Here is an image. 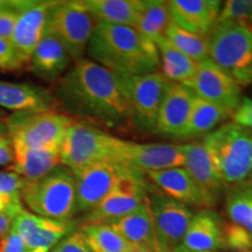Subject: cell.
Wrapping results in <instances>:
<instances>
[{
	"label": "cell",
	"instance_id": "1",
	"mask_svg": "<svg viewBox=\"0 0 252 252\" xmlns=\"http://www.w3.org/2000/svg\"><path fill=\"white\" fill-rule=\"evenodd\" d=\"M52 94L76 121L111 130L134 126L121 78L89 59L75 61Z\"/></svg>",
	"mask_w": 252,
	"mask_h": 252
},
{
	"label": "cell",
	"instance_id": "2",
	"mask_svg": "<svg viewBox=\"0 0 252 252\" xmlns=\"http://www.w3.org/2000/svg\"><path fill=\"white\" fill-rule=\"evenodd\" d=\"M89 60L122 77L157 72V45L135 28L97 23L87 48Z\"/></svg>",
	"mask_w": 252,
	"mask_h": 252
},
{
	"label": "cell",
	"instance_id": "3",
	"mask_svg": "<svg viewBox=\"0 0 252 252\" xmlns=\"http://www.w3.org/2000/svg\"><path fill=\"white\" fill-rule=\"evenodd\" d=\"M202 145L225 187L252 178V131L234 122L224 123L203 138Z\"/></svg>",
	"mask_w": 252,
	"mask_h": 252
},
{
	"label": "cell",
	"instance_id": "4",
	"mask_svg": "<svg viewBox=\"0 0 252 252\" xmlns=\"http://www.w3.org/2000/svg\"><path fill=\"white\" fill-rule=\"evenodd\" d=\"M20 197L31 213L55 220H70L76 215V188L74 174L59 165L46 176L25 182Z\"/></svg>",
	"mask_w": 252,
	"mask_h": 252
},
{
	"label": "cell",
	"instance_id": "5",
	"mask_svg": "<svg viewBox=\"0 0 252 252\" xmlns=\"http://www.w3.org/2000/svg\"><path fill=\"white\" fill-rule=\"evenodd\" d=\"M209 59L241 88L252 84V26L216 24L208 35Z\"/></svg>",
	"mask_w": 252,
	"mask_h": 252
},
{
	"label": "cell",
	"instance_id": "6",
	"mask_svg": "<svg viewBox=\"0 0 252 252\" xmlns=\"http://www.w3.org/2000/svg\"><path fill=\"white\" fill-rule=\"evenodd\" d=\"M7 137L13 146L61 147L74 118L58 110L14 112L5 117Z\"/></svg>",
	"mask_w": 252,
	"mask_h": 252
},
{
	"label": "cell",
	"instance_id": "7",
	"mask_svg": "<svg viewBox=\"0 0 252 252\" xmlns=\"http://www.w3.org/2000/svg\"><path fill=\"white\" fill-rule=\"evenodd\" d=\"M119 138L100 127L75 119L61 145V165L69 169L112 162Z\"/></svg>",
	"mask_w": 252,
	"mask_h": 252
},
{
	"label": "cell",
	"instance_id": "8",
	"mask_svg": "<svg viewBox=\"0 0 252 252\" xmlns=\"http://www.w3.org/2000/svg\"><path fill=\"white\" fill-rule=\"evenodd\" d=\"M96 25L81 1H54L49 9L46 32L64 46L75 62L87 53Z\"/></svg>",
	"mask_w": 252,
	"mask_h": 252
},
{
	"label": "cell",
	"instance_id": "9",
	"mask_svg": "<svg viewBox=\"0 0 252 252\" xmlns=\"http://www.w3.org/2000/svg\"><path fill=\"white\" fill-rule=\"evenodd\" d=\"M113 163L147 175L152 172L184 167L185 156L181 145L141 144L119 138Z\"/></svg>",
	"mask_w": 252,
	"mask_h": 252
},
{
	"label": "cell",
	"instance_id": "10",
	"mask_svg": "<svg viewBox=\"0 0 252 252\" xmlns=\"http://www.w3.org/2000/svg\"><path fill=\"white\" fill-rule=\"evenodd\" d=\"M119 78L126 99L130 104L134 126L154 131L157 116L168 81L161 71L140 76H119Z\"/></svg>",
	"mask_w": 252,
	"mask_h": 252
},
{
	"label": "cell",
	"instance_id": "11",
	"mask_svg": "<svg viewBox=\"0 0 252 252\" xmlns=\"http://www.w3.org/2000/svg\"><path fill=\"white\" fill-rule=\"evenodd\" d=\"M71 172L76 188V214L93 210L126 175L133 173L112 162L93 163Z\"/></svg>",
	"mask_w": 252,
	"mask_h": 252
},
{
	"label": "cell",
	"instance_id": "12",
	"mask_svg": "<svg viewBox=\"0 0 252 252\" xmlns=\"http://www.w3.org/2000/svg\"><path fill=\"white\" fill-rule=\"evenodd\" d=\"M149 190L144 175L130 173L102 202L88 213L84 224H110L123 219L149 201Z\"/></svg>",
	"mask_w": 252,
	"mask_h": 252
},
{
	"label": "cell",
	"instance_id": "13",
	"mask_svg": "<svg viewBox=\"0 0 252 252\" xmlns=\"http://www.w3.org/2000/svg\"><path fill=\"white\" fill-rule=\"evenodd\" d=\"M159 252H172L181 245L194 213L187 204L161 193L149 196Z\"/></svg>",
	"mask_w": 252,
	"mask_h": 252
},
{
	"label": "cell",
	"instance_id": "14",
	"mask_svg": "<svg viewBox=\"0 0 252 252\" xmlns=\"http://www.w3.org/2000/svg\"><path fill=\"white\" fill-rule=\"evenodd\" d=\"M198 98L234 113L242 100V88L210 59L197 65L195 75L184 84Z\"/></svg>",
	"mask_w": 252,
	"mask_h": 252
},
{
	"label": "cell",
	"instance_id": "15",
	"mask_svg": "<svg viewBox=\"0 0 252 252\" xmlns=\"http://www.w3.org/2000/svg\"><path fill=\"white\" fill-rule=\"evenodd\" d=\"M146 176L161 194L189 207L212 209L219 200L217 195L203 188L184 167L152 172Z\"/></svg>",
	"mask_w": 252,
	"mask_h": 252
},
{
	"label": "cell",
	"instance_id": "16",
	"mask_svg": "<svg viewBox=\"0 0 252 252\" xmlns=\"http://www.w3.org/2000/svg\"><path fill=\"white\" fill-rule=\"evenodd\" d=\"M12 229L23 239L26 252H50L70 234L72 223L37 216L24 207L15 216Z\"/></svg>",
	"mask_w": 252,
	"mask_h": 252
},
{
	"label": "cell",
	"instance_id": "17",
	"mask_svg": "<svg viewBox=\"0 0 252 252\" xmlns=\"http://www.w3.org/2000/svg\"><path fill=\"white\" fill-rule=\"evenodd\" d=\"M54 1H23L15 23L11 43L19 61L25 65L45 35L49 9Z\"/></svg>",
	"mask_w": 252,
	"mask_h": 252
},
{
	"label": "cell",
	"instance_id": "18",
	"mask_svg": "<svg viewBox=\"0 0 252 252\" xmlns=\"http://www.w3.org/2000/svg\"><path fill=\"white\" fill-rule=\"evenodd\" d=\"M195 94L184 84L168 82L158 112L154 132L176 138L190 116Z\"/></svg>",
	"mask_w": 252,
	"mask_h": 252
},
{
	"label": "cell",
	"instance_id": "19",
	"mask_svg": "<svg viewBox=\"0 0 252 252\" xmlns=\"http://www.w3.org/2000/svg\"><path fill=\"white\" fill-rule=\"evenodd\" d=\"M222 1L172 0L168 1L173 24L182 30L208 37L215 27Z\"/></svg>",
	"mask_w": 252,
	"mask_h": 252
},
{
	"label": "cell",
	"instance_id": "20",
	"mask_svg": "<svg viewBox=\"0 0 252 252\" xmlns=\"http://www.w3.org/2000/svg\"><path fill=\"white\" fill-rule=\"evenodd\" d=\"M59 165H61V147L13 146V161L8 166V171L15 173L25 182H33Z\"/></svg>",
	"mask_w": 252,
	"mask_h": 252
},
{
	"label": "cell",
	"instance_id": "21",
	"mask_svg": "<svg viewBox=\"0 0 252 252\" xmlns=\"http://www.w3.org/2000/svg\"><path fill=\"white\" fill-rule=\"evenodd\" d=\"M56 100L50 91L30 83L0 80V109L14 112L53 110Z\"/></svg>",
	"mask_w": 252,
	"mask_h": 252
},
{
	"label": "cell",
	"instance_id": "22",
	"mask_svg": "<svg viewBox=\"0 0 252 252\" xmlns=\"http://www.w3.org/2000/svg\"><path fill=\"white\" fill-rule=\"evenodd\" d=\"M181 245L191 251H214L225 248L224 225L212 209L194 214Z\"/></svg>",
	"mask_w": 252,
	"mask_h": 252
},
{
	"label": "cell",
	"instance_id": "23",
	"mask_svg": "<svg viewBox=\"0 0 252 252\" xmlns=\"http://www.w3.org/2000/svg\"><path fill=\"white\" fill-rule=\"evenodd\" d=\"M71 61L64 46L55 36L45 32V35L31 56L30 64L36 76L54 81L67 72Z\"/></svg>",
	"mask_w": 252,
	"mask_h": 252
},
{
	"label": "cell",
	"instance_id": "24",
	"mask_svg": "<svg viewBox=\"0 0 252 252\" xmlns=\"http://www.w3.org/2000/svg\"><path fill=\"white\" fill-rule=\"evenodd\" d=\"M110 225L131 247L143 248L151 252H159L150 200L141 204L133 213L110 223Z\"/></svg>",
	"mask_w": 252,
	"mask_h": 252
},
{
	"label": "cell",
	"instance_id": "25",
	"mask_svg": "<svg viewBox=\"0 0 252 252\" xmlns=\"http://www.w3.org/2000/svg\"><path fill=\"white\" fill-rule=\"evenodd\" d=\"M81 4L96 23L133 28L143 8V0H82Z\"/></svg>",
	"mask_w": 252,
	"mask_h": 252
},
{
	"label": "cell",
	"instance_id": "26",
	"mask_svg": "<svg viewBox=\"0 0 252 252\" xmlns=\"http://www.w3.org/2000/svg\"><path fill=\"white\" fill-rule=\"evenodd\" d=\"M185 156L184 168L188 171L198 184L219 196L220 191L225 189V185L220 180L219 173L210 159L202 143H188L181 145Z\"/></svg>",
	"mask_w": 252,
	"mask_h": 252
},
{
	"label": "cell",
	"instance_id": "27",
	"mask_svg": "<svg viewBox=\"0 0 252 252\" xmlns=\"http://www.w3.org/2000/svg\"><path fill=\"white\" fill-rule=\"evenodd\" d=\"M228 118H231V113L226 110L195 97L187 125L175 139L193 140L197 138H204L207 134L216 130L219 126L224 124Z\"/></svg>",
	"mask_w": 252,
	"mask_h": 252
},
{
	"label": "cell",
	"instance_id": "28",
	"mask_svg": "<svg viewBox=\"0 0 252 252\" xmlns=\"http://www.w3.org/2000/svg\"><path fill=\"white\" fill-rule=\"evenodd\" d=\"M154 43L159 52L161 74L167 81L172 83L185 84L191 80L197 70V62L173 48L165 40V37L156 41Z\"/></svg>",
	"mask_w": 252,
	"mask_h": 252
},
{
	"label": "cell",
	"instance_id": "29",
	"mask_svg": "<svg viewBox=\"0 0 252 252\" xmlns=\"http://www.w3.org/2000/svg\"><path fill=\"white\" fill-rule=\"evenodd\" d=\"M173 24L168 1L163 0H143L135 30L153 42L163 39L166 32Z\"/></svg>",
	"mask_w": 252,
	"mask_h": 252
},
{
	"label": "cell",
	"instance_id": "30",
	"mask_svg": "<svg viewBox=\"0 0 252 252\" xmlns=\"http://www.w3.org/2000/svg\"><path fill=\"white\" fill-rule=\"evenodd\" d=\"M165 40L173 48L195 62L200 63L209 59L207 37L182 30L174 24H172L167 30Z\"/></svg>",
	"mask_w": 252,
	"mask_h": 252
},
{
	"label": "cell",
	"instance_id": "31",
	"mask_svg": "<svg viewBox=\"0 0 252 252\" xmlns=\"http://www.w3.org/2000/svg\"><path fill=\"white\" fill-rule=\"evenodd\" d=\"M81 231L93 252H128L132 248L110 224H84Z\"/></svg>",
	"mask_w": 252,
	"mask_h": 252
},
{
	"label": "cell",
	"instance_id": "32",
	"mask_svg": "<svg viewBox=\"0 0 252 252\" xmlns=\"http://www.w3.org/2000/svg\"><path fill=\"white\" fill-rule=\"evenodd\" d=\"M226 214L231 223L252 234V193L244 185L230 189L226 195Z\"/></svg>",
	"mask_w": 252,
	"mask_h": 252
},
{
	"label": "cell",
	"instance_id": "33",
	"mask_svg": "<svg viewBox=\"0 0 252 252\" xmlns=\"http://www.w3.org/2000/svg\"><path fill=\"white\" fill-rule=\"evenodd\" d=\"M252 0H228L222 4L216 24H249Z\"/></svg>",
	"mask_w": 252,
	"mask_h": 252
},
{
	"label": "cell",
	"instance_id": "34",
	"mask_svg": "<svg viewBox=\"0 0 252 252\" xmlns=\"http://www.w3.org/2000/svg\"><path fill=\"white\" fill-rule=\"evenodd\" d=\"M225 248L237 252L252 251V234L235 223L224 225Z\"/></svg>",
	"mask_w": 252,
	"mask_h": 252
},
{
	"label": "cell",
	"instance_id": "35",
	"mask_svg": "<svg viewBox=\"0 0 252 252\" xmlns=\"http://www.w3.org/2000/svg\"><path fill=\"white\" fill-rule=\"evenodd\" d=\"M23 1H8L0 7V39L11 40Z\"/></svg>",
	"mask_w": 252,
	"mask_h": 252
},
{
	"label": "cell",
	"instance_id": "36",
	"mask_svg": "<svg viewBox=\"0 0 252 252\" xmlns=\"http://www.w3.org/2000/svg\"><path fill=\"white\" fill-rule=\"evenodd\" d=\"M50 252H93L82 231L71 232L62 238Z\"/></svg>",
	"mask_w": 252,
	"mask_h": 252
},
{
	"label": "cell",
	"instance_id": "37",
	"mask_svg": "<svg viewBox=\"0 0 252 252\" xmlns=\"http://www.w3.org/2000/svg\"><path fill=\"white\" fill-rule=\"evenodd\" d=\"M23 208L24 204L21 200L14 201V202L9 203L8 206L0 208V248L2 247L9 232L12 231L15 216Z\"/></svg>",
	"mask_w": 252,
	"mask_h": 252
},
{
	"label": "cell",
	"instance_id": "38",
	"mask_svg": "<svg viewBox=\"0 0 252 252\" xmlns=\"http://www.w3.org/2000/svg\"><path fill=\"white\" fill-rule=\"evenodd\" d=\"M25 185L24 179L11 171H0V196L20 197Z\"/></svg>",
	"mask_w": 252,
	"mask_h": 252
},
{
	"label": "cell",
	"instance_id": "39",
	"mask_svg": "<svg viewBox=\"0 0 252 252\" xmlns=\"http://www.w3.org/2000/svg\"><path fill=\"white\" fill-rule=\"evenodd\" d=\"M23 67L11 41L0 39V69L12 71Z\"/></svg>",
	"mask_w": 252,
	"mask_h": 252
},
{
	"label": "cell",
	"instance_id": "40",
	"mask_svg": "<svg viewBox=\"0 0 252 252\" xmlns=\"http://www.w3.org/2000/svg\"><path fill=\"white\" fill-rule=\"evenodd\" d=\"M231 119L237 125L252 131V99L250 97H242L241 103L232 113Z\"/></svg>",
	"mask_w": 252,
	"mask_h": 252
},
{
	"label": "cell",
	"instance_id": "41",
	"mask_svg": "<svg viewBox=\"0 0 252 252\" xmlns=\"http://www.w3.org/2000/svg\"><path fill=\"white\" fill-rule=\"evenodd\" d=\"M0 252H26V248H25L23 239L20 238V236L13 229L9 232L2 247L0 248Z\"/></svg>",
	"mask_w": 252,
	"mask_h": 252
},
{
	"label": "cell",
	"instance_id": "42",
	"mask_svg": "<svg viewBox=\"0 0 252 252\" xmlns=\"http://www.w3.org/2000/svg\"><path fill=\"white\" fill-rule=\"evenodd\" d=\"M13 161V146L7 135L0 137V167L9 166Z\"/></svg>",
	"mask_w": 252,
	"mask_h": 252
},
{
	"label": "cell",
	"instance_id": "43",
	"mask_svg": "<svg viewBox=\"0 0 252 252\" xmlns=\"http://www.w3.org/2000/svg\"><path fill=\"white\" fill-rule=\"evenodd\" d=\"M21 200V197H5V196H0V208H4L6 206H8L9 203L14 202V201H19Z\"/></svg>",
	"mask_w": 252,
	"mask_h": 252
},
{
	"label": "cell",
	"instance_id": "44",
	"mask_svg": "<svg viewBox=\"0 0 252 252\" xmlns=\"http://www.w3.org/2000/svg\"><path fill=\"white\" fill-rule=\"evenodd\" d=\"M4 119H0V137H4V135H7V128H6Z\"/></svg>",
	"mask_w": 252,
	"mask_h": 252
},
{
	"label": "cell",
	"instance_id": "45",
	"mask_svg": "<svg viewBox=\"0 0 252 252\" xmlns=\"http://www.w3.org/2000/svg\"><path fill=\"white\" fill-rule=\"evenodd\" d=\"M172 252H214V251H191V250H188V249L184 248L182 245H179V247L175 248Z\"/></svg>",
	"mask_w": 252,
	"mask_h": 252
},
{
	"label": "cell",
	"instance_id": "46",
	"mask_svg": "<svg viewBox=\"0 0 252 252\" xmlns=\"http://www.w3.org/2000/svg\"><path fill=\"white\" fill-rule=\"evenodd\" d=\"M128 252H151L149 250H146V249H143V248H137V247H132L131 250Z\"/></svg>",
	"mask_w": 252,
	"mask_h": 252
},
{
	"label": "cell",
	"instance_id": "47",
	"mask_svg": "<svg viewBox=\"0 0 252 252\" xmlns=\"http://www.w3.org/2000/svg\"><path fill=\"white\" fill-rule=\"evenodd\" d=\"M243 185H244L245 187H247V188L249 189V190H250L251 193H252V178H251L250 180H249V181L245 182V184H243Z\"/></svg>",
	"mask_w": 252,
	"mask_h": 252
},
{
	"label": "cell",
	"instance_id": "48",
	"mask_svg": "<svg viewBox=\"0 0 252 252\" xmlns=\"http://www.w3.org/2000/svg\"><path fill=\"white\" fill-rule=\"evenodd\" d=\"M6 117L5 116V113H4V111H2L1 109H0V119H4Z\"/></svg>",
	"mask_w": 252,
	"mask_h": 252
},
{
	"label": "cell",
	"instance_id": "49",
	"mask_svg": "<svg viewBox=\"0 0 252 252\" xmlns=\"http://www.w3.org/2000/svg\"><path fill=\"white\" fill-rule=\"evenodd\" d=\"M8 1H2V0H0V7H2V6H5L6 4H7Z\"/></svg>",
	"mask_w": 252,
	"mask_h": 252
},
{
	"label": "cell",
	"instance_id": "50",
	"mask_svg": "<svg viewBox=\"0 0 252 252\" xmlns=\"http://www.w3.org/2000/svg\"><path fill=\"white\" fill-rule=\"evenodd\" d=\"M249 24H250L251 26H252V14H251V17H250V21H249Z\"/></svg>",
	"mask_w": 252,
	"mask_h": 252
},
{
	"label": "cell",
	"instance_id": "51",
	"mask_svg": "<svg viewBox=\"0 0 252 252\" xmlns=\"http://www.w3.org/2000/svg\"><path fill=\"white\" fill-rule=\"evenodd\" d=\"M249 252H252V251H249Z\"/></svg>",
	"mask_w": 252,
	"mask_h": 252
}]
</instances>
